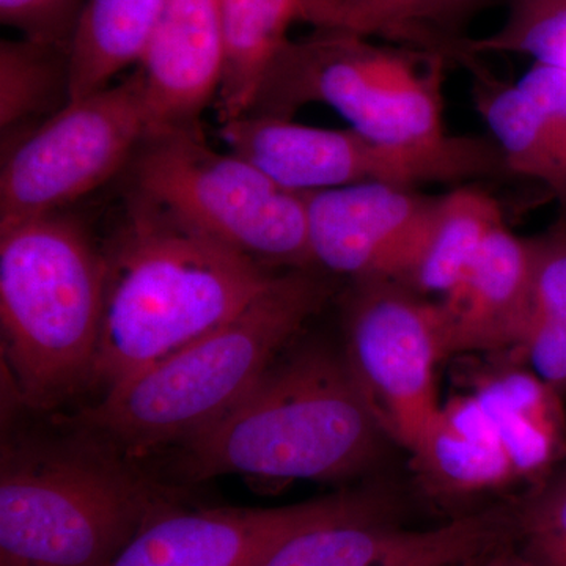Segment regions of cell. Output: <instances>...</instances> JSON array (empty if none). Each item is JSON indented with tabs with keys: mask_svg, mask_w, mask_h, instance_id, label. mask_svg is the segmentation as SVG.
<instances>
[{
	"mask_svg": "<svg viewBox=\"0 0 566 566\" xmlns=\"http://www.w3.org/2000/svg\"><path fill=\"white\" fill-rule=\"evenodd\" d=\"M442 55L322 31L290 40L249 114L292 118L311 103L337 111L353 129L394 145L444 140Z\"/></svg>",
	"mask_w": 566,
	"mask_h": 566,
	"instance_id": "6",
	"label": "cell"
},
{
	"mask_svg": "<svg viewBox=\"0 0 566 566\" xmlns=\"http://www.w3.org/2000/svg\"><path fill=\"white\" fill-rule=\"evenodd\" d=\"M226 59L221 0H169L136 65L148 137L199 128Z\"/></svg>",
	"mask_w": 566,
	"mask_h": 566,
	"instance_id": "13",
	"label": "cell"
},
{
	"mask_svg": "<svg viewBox=\"0 0 566 566\" xmlns=\"http://www.w3.org/2000/svg\"><path fill=\"white\" fill-rule=\"evenodd\" d=\"M526 243L534 316L566 323V212Z\"/></svg>",
	"mask_w": 566,
	"mask_h": 566,
	"instance_id": "27",
	"label": "cell"
},
{
	"mask_svg": "<svg viewBox=\"0 0 566 566\" xmlns=\"http://www.w3.org/2000/svg\"><path fill=\"white\" fill-rule=\"evenodd\" d=\"M103 253V394L230 322L277 275L136 192Z\"/></svg>",
	"mask_w": 566,
	"mask_h": 566,
	"instance_id": "1",
	"label": "cell"
},
{
	"mask_svg": "<svg viewBox=\"0 0 566 566\" xmlns=\"http://www.w3.org/2000/svg\"><path fill=\"white\" fill-rule=\"evenodd\" d=\"M438 200L385 182L305 193L314 264L354 283L403 281Z\"/></svg>",
	"mask_w": 566,
	"mask_h": 566,
	"instance_id": "12",
	"label": "cell"
},
{
	"mask_svg": "<svg viewBox=\"0 0 566 566\" xmlns=\"http://www.w3.org/2000/svg\"><path fill=\"white\" fill-rule=\"evenodd\" d=\"M70 102L69 50L31 39L0 43V128L13 132Z\"/></svg>",
	"mask_w": 566,
	"mask_h": 566,
	"instance_id": "22",
	"label": "cell"
},
{
	"mask_svg": "<svg viewBox=\"0 0 566 566\" xmlns=\"http://www.w3.org/2000/svg\"><path fill=\"white\" fill-rule=\"evenodd\" d=\"M520 54L566 70V0H506L497 31L464 40L461 55ZM458 59V61H460Z\"/></svg>",
	"mask_w": 566,
	"mask_h": 566,
	"instance_id": "25",
	"label": "cell"
},
{
	"mask_svg": "<svg viewBox=\"0 0 566 566\" xmlns=\"http://www.w3.org/2000/svg\"><path fill=\"white\" fill-rule=\"evenodd\" d=\"M387 438L345 354L286 346L232 411L186 442L175 471L189 482L241 474L335 482L363 474Z\"/></svg>",
	"mask_w": 566,
	"mask_h": 566,
	"instance_id": "3",
	"label": "cell"
},
{
	"mask_svg": "<svg viewBox=\"0 0 566 566\" xmlns=\"http://www.w3.org/2000/svg\"><path fill=\"white\" fill-rule=\"evenodd\" d=\"M301 0H221L226 70L216 109L219 123H229L252 111L268 71L289 31L300 20Z\"/></svg>",
	"mask_w": 566,
	"mask_h": 566,
	"instance_id": "21",
	"label": "cell"
},
{
	"mask_svg": "<svg viewBox=\"0 0 566 566\" xmlns=\"http://www.w3.org/2000/svg\"><path fill=\"white\" fill-rule=\"evenodd\" d=\"M458 63L471 76L476 111L512 174L543 182L566 212V163L534 102L517 82L495 76L476 55L465 54Z\"/></svg>",
	"mask_w": 566,
	"mask_h": 566,
	"instance_id": "18",
	"label": "cell"
},
{
	"mask_svg": "<svg viewBox=\"0 0 566 566\" xmlns=\"http://www.w3.org/2000/svg\"><path fill=\"white\" fill-rule=\"evenodd\" d=\"M545 385L565 398L566 323L534 316L520 352Z\"/></svg>",
	"mask_w": 566,
	"mask_h": 566,
	"instance_id": "29",
	"label": "cell"
},
{
	"mask_svg": "<svg viewBox=\"0 0 566 566\" xmlns=\"http://www.w3.org/2000/svg\"><path fill=\"white\" fill-rule=\"evenodd\" d=\"M169 0H84L69 50L70 102L139 63Z\"/></svg>",
	"mask_w": 566,
	"mask_h": 566,
	"instance_id": "20",
	"label": "cell"
},
{
	"mask_svg": "<svg viewBox=\"0 0 566 566\" xmlns=\"http://www.w3.org/2000/svg\"><path fill=\"white\" fill-rule=\"evenodd\" d=\"M504 222L501 205L475 186L461 185L439 196L422 243L403 285L441 300L455 292L490 234Z\"/></svg>",
	"mask_w": 566,
	"mask_h": 566,
	"instance_id": "19",
	"label": "cell"
},
{
	"mask_svg": "<svg viewBox=\"0 0 566 566\" xmlns=\"http://www.w3.org/2000/svg\"><path fill=\"white\" fill-rule=\"evenodd\" d=\"M346 359L387 438L409 453L441 411L436 370L447 357L446 316L403 283H354L346 305Z\"/></svg>",
	"mask_w": 566,
	"mask_h": 566,
	"instance_id": "10",
	"label": "cell"
},
{
	"mask_svg": "<svg viewBox=\"0 0 566 566\" xmlns=\"http://www.w3.org/2000/svg\"><path fill=\"white\" fill-rule=\"evenodd\" d=\"M411 458L423 490L442 501L520 483L493 420L472 392L442 403Z\"/></svg>",
	"mask_w": 566,
	"mask_h": 566,
	"instance_id": "15",
	"label": "cell"
},
{
	"mask_svg": "<svg viewBox=\"0 0 566 566\" xmlns=\"http://www.w3.org/2000/svg\"><path fill=\"white\" fill-rule=\"evenodd\" d=\"M331 292L314 268L275 275L230 322L112 387L66 427L134 463L178 449L243 400Z\"/></svg>",
	"mask_w": 566,
	"mask_h": 566,
	"instance_id": "2",
	"label": "cell"
},
{
	"mask_svg": "<svg viewBox=\"0 0 566 566\" xmlns=\"http://www.w3.org/2000/svg\"><path fill=\"white\" fill-rule=\"evenodd\" d=\"M441 304L447 357L520 352L534 319L526 238L505 223L497 227L463 282Z\"/></svg>",
	"mask_w": 566,
	"mask_h": 566,
	"instance_id": "14",
	"label": "cell"
},
{
	"mask_svg": "<svg viewBox=\"0 0 566 566\" xmlns=\"http://www.w3.org/2000/svg\"><path fill=\"white\" fill-rule=\"evenodd\" d=\"M84 0H0V20L21 36L70 50Z\"/></svg>",
	"mask_w": 566,
	"mask_h": 566,
	"instance_id": "28",
	"label": "cell"
},
{
	"mask_svg": "<svg viewBox=\"0 0 566 566\" xmlns=\"http://www.w3.org/2000/svg\"><path fill=\"white\" fill-rule=\"evenodd\" d=\"M133 191L263 266L314 268L305 193L290 191L200 128L147 137L132 164Z\"/></svg>",
	"mask_w": 566,
	"mask_h": 566,
	"instance_id": "7",
	"label": "cell"
},
{
	"mask_svg": "<svg viewBox=\"0 0 566 566\" xmlns=\"http://www.w3.org/2000/svg\"><path fill=\"white\" fill-rule=\"evenodd\" d=\"M71 431L3 442L0 553L29 566H109L153 521L188 505L177 488Z\"/></svg>",
	"mask_w": 566,
	"mask_h": 566,
	"instance_id": "4",
	"label": "cell"
},
{
	"mask_svg": "<svg viewBox=\"0 0 566 566\" xmlns=\"http://www.w3.org/2000/svg\"><path fill=\"white\" fill-rule=\"evenodd\" d=\"M104 286L103 248L76 219L0 230L2 357L22 405L46 411L93 387Z\"/></svg>",
	"mask_w": 566,
	"mask_h": 566,
	"instance_id": "5",
	"label": "cell"
},
{
	"mask_svg": "<svg viewBox=\"0 0 566 566\" xmlns=\"http://www.w3.org/2000/svg\"><path fill=\"white\" fill-rule=\"evenodd\" d=\"M490 0H301L300 20L457 62L469 21Z\"/></svg>",
	"mask_w": 566,
	"mask_h": 566,
	"instance_id": "17",
	"label": "cell"
},
{
	"mask_svg": "<svg viewBox=\"0 0 566 566\" xmlns=\"http://www.w3.org/2000/svg\"><path fill=\"white\" fill-rule=\"evenodd\" d=\"M148 137L136 71L69 102L3 156L0 230L54 214L132 164Z\"/></svg>",
	"mask_w": 566,
	"mask_h": 566,
	"instance_id": "9",
	"label": "cell"
},
{
	"mask_svg": "<svg viewBox=\"0 0 566 566\" xmlns=\"http://www.w3.org/2000/svg\"><path fill=\"white\" fill-rule=\"evenodd\" d=\"M398 506L381 488L275 509L181 505L153 521L109 566H259L303 532L352 520H397Z\"/></svg>",
	"mask_w": 566,
	"mask_h": 566,
	"instance_id": "11",
	"label": "cell"
},
{
	"mask_svg": "<svg viewBox=\"0 0 566 566\" xmlns=\"http://www.w3.org/2000/svg\"><path fill=\"white\" fill-rule=\"evenodd\" d=\"M517 85L542 114L566 163V70L534 63Z\"/></svg>",
	"mask_w": 566,
	"mask_h": 566,
	"instance_id": "30",
	"label": "cell"
},
{
	"mask_svg": "<svg viewBox=\"0 0 566 566\" xmlns=\"http://www.w3.org/2000/svg\"><path fill=\"white\" fill-rule=\"evenodd\" d=\"M517 538V505L491 506L455 517L444 526L417 532L385 566H458Z\"/></svg>",
	"mask_w": 566,
	"mask_h": 566,
	"instance_id": "24",
	"label": "cell"
},
{
	"mask_svg": "<svg viewBox=\"0 0 566 566\" xmlns=\"http://www.w3.org/2000/svg\"><path fill=\"white\" fill-rule=\"evenodd\" d=\"M479 398L501 436L517 482L536 486L566 464L564 397L520 365L476 376Z\"/></svg>",
	"mask_w": 566,
	"mask_h": 566,
	"instance_id": "16",
	"label": "cell"
},
{
	"mask_svg": "<svg viewBox=\"0 0 566 566\" xmlns=\"http://www.w3.org/2000/svg\"><path fill=\"white\" fill-rule=\"evenodd\" d=\"M419 531L397 520H352L312 528L275 549L259 566H385Z\"/></svg>",
	"mask_w": 566,
	"mask_h": 566,
	"instance_id": "23",
	"label": "cell"
},
{
	"mask_svg": "<svg viewBox=\"0 0 566 566\" xmlns=\"http://www.w3.org/2000/svg\"><path fill=\"white\" fill-rule=\"evenodd\" d=\"M0 566H29L21 558L10 556V554L0 553Z\"/></svg>",
	"mask_w": 566,
	"mask_h": 566,
	"instance_id": "32",
	"label": "cell"
},
{
	"mask_svg": "<svg viewBox=\"0 0 566 566\" xmlns=\"http://www.w3.org/2000/svg\"><path fill=\"white\" fill-rule=\"evenodd\" d=\"M524 553L539 566H566V464L517 505Z\"/></svg>",
	"mask_w": 566,
	"mask_h": 566,
	"instance_id": "26",
	"label": "cell"
},
{
	"mask_svg": "<svg viewBox=\"0 0 566 566\" xmlns=\"http://www.w3.org/2000/svg\"><path fill=\"white\" fill-rule=\"evenodd\" d=\"M230 151L294 192L360 182L415 188L428 182L465 185L513 175L494 139L447 136L431 145H394L356 129H324L292 118L245 114L221 125Z\"/></svg>",
	"mask_w": 566,
	"mask_h": 566,
	"instance_id": "8",
	"label": "cell"
},
{
	"mask_svg": "<svg viewBox=\"0 0 566 566\" xmlns=\"http://www.w3.org/2000/svg\"><path fill=\"white\" fill-rule=\"evenodd\" d=\"M515 543L494 547L458 566H539L524 551L513 549Z\"/></svg>",
	"mask_w": 566,
	"mask_h": 566,
	"instance_id": "31",
	"label": "cell"
}]
</instances>
